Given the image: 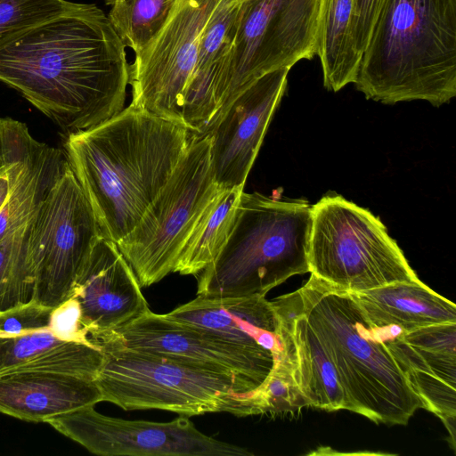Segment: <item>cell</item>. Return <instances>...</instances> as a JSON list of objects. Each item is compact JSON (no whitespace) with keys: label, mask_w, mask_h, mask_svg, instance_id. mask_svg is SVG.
Masks as SVG:
<instances>
[{"label":"cell","mask_w":456,"mask_h":456,"mask_svg":"<svg viewBox=\"0 0 456 456\" xmlns=\"http://www.w3.org/2000/svg\"><path fill=\"white\" fill-rule=\"evenodd\" d=\"M126 46L94 4L0 37V82L17 91L64 135L124 109L129 84Z\"/></svg>","instance_id":"cell-1"},{"label":"cell","mask_w":456,"mask_h":456,"mask_svg":"<svg viewBox=\"0 0 456 456\" xmlns=\"http://www.w3.org/2000/svg\"><path fill=\"white\" fill-rule=\"evenodd\" d=\"M193 134L179 121L130 103L93 127L64 135L68 164L102 236L117 243L137 225Z\"/></svg>","instance_id":"cell-2"},{"label":"cell","mask_w":456,"mask_h":456,"mask_svg":"<svg viewBox=\"0 0 456 456\" xmlns=\"http://www.w3.org/2000/svg\"><path fill=\"white\" fill-rule=\"evenodd\" d=\"M354 84L387 104L449 102L456 95V0H386Z\"/></svg>","instance_id":"cell-3"},{"label":"cell","mask_w":456,"mask_h":456,"mask_svg":"<svg viewBox=\"0 0 456 456\" xmlns=\"http://www.w3.org/2000/svg\"><path fill=\"white\" fill-rule=\"evenodd\" d=\"M325 346L344 388L347 411L386 425H407L423 403L351 292L311 274L285 295Z\"/></svg>","instance_id":"cell-4"},{"label":"cell","mask_w":456,"mask_h":456,"mask_svg":"<svg viewBox=\"0 0 456 456\" xmlns=\"http://www.w3.org/2000/svg\"><path fill=\"white\" fill-rule=\"evenodd\" d=\"M310 206L242 191L224 246L196 277L204 297L265 296L289 278L309 273Z\"/></svg>","instance_id":"cell-5"},{"label":"cell","mask_w":456,"mask_h":456,"mask_svg":"<svg viewBox=\"0 0 456 456\" xmlns=\"http://www.w3.org/2000/svg\"><path fill=\"white\" fill-rule=\"evenodd\" d=\"M94 379L103 402L126 411L164 410L187 417L228 412L251 415L255 382L181 359L132 348L103 346Z\"/></svg>","instance_id":"cell-6"},{"label":"cell","mask_w":456,"mask_h":456,"mask_svg":"<svg viewBox=\"0 0 456 456\" xmlns=\"http://www.w3.org/2000/svg\"><path fill=\"white\" fill-rule=\"evenodd\" d=\"M309 273L330 285L359 293L420 280L379 217L344 199L327 195L312 206Z\"/></svg>","instance_id":"cell-7"},{"label":"cell","mask_w":456,"mask_h":456,"mask_svg":"<svg viewBox=\"0 0 456 456\" xmlns=\"http://www.w3.org/2000/svg\"><path fill=\"white\" fill-rule=\"evenodd\" d=\"M219 189L212 170L211 138L193 134L163 189L137 225L116 243L142 288L174 272L196 219Z\"/></svg>","instance_id":"cell-8"},{"label":"cell","mask_w":456,"mask_h":456,"mask_svg":"<svg viewBox=\"0 0 456 456\" xmlns=\"http://www.w3.org/2000/svg\"><path fill=\"white\" fill-rule=\"evenodd\" d=\"M101 231L69 166L31 218L27 261L33 302L54 308L70 297L76 275Z\"/></svg>","instance_id":"cell-9"},{"label":"cell","mask_w":456,"mask_h":456,"mask_svg":"<svg viewBox=\"0 0 456 456\" xmlns=\"http://www.w3.org/2000/svg\"><path fill=\"white\" fill-rule=\"evenodd\" d=\"M46 423L90 452L102 456H249L244 447L200 432L180 415L168 422L103 415L94 406L50 418Z\"/></svg>","instance_id":"cell-10"},{"label":"cell","mask_w":456,"mask_h":456,"mask_svg":"<svg viewBox=\"0 0 456 456\" xmlns=\"http://www.w3.org/2000/svg\"><path fill=\"white\" fill-rule=\"evenodd\" d=\"M219 2L176 0L164 26L129 66L132 105L181 122L200 35Z\"/></svg>","instance_id":"cell-11"},{"label":"cell","mask_w":456,"mask_h":456,"mask_svg":"<svg viewBox=\"0 0 456 456\" xmlns=\"http://www.w3.org/2000/svg\"><path fill=\"white\" fill-rule=\"evenodd\" d=\"M181 359L218 371L233 373L258 386L278 358L268 351L240 345L211 332L167 318L148 309L95 343Z\"/></svg>","instance_id":"cell-12"},{"label":"cell","mask_w":456,"mask_h":456,"mask_svg":"<svg viewBox=\"0 0 456 456\" xmlns=\"http://www.w3.org/2000/svg\"><path fill=\"white\" fill-rule=\"evenodd\" d=\"M289 68L264 74L242 90L208 126L214 181L221 189L243 187L272 116L287 87Z\"/></svg>","instance_id":"cell-13"},{"label":"cell","mask_w":456,"mask_h":456,"mask_svg":"<svg viewBox=\"0 0 456 456\" xmlns=\"http://www.w3.org/2000/svg\"><path fill=\"white\" fill-rule=\"evenodd\" d=\"M70 297L79 303L94 346L150 309L129 264L116 243L102 235L80 266Z\"/></svg>","instance_id":"cell-14"},{"label":"cell","mask_w":456,"mask_h":456,"mask_svg":"<svg viewBox=\"0 0 456 456\" xmlns=\"http://www.w3.org/2000/svg\"><path fill=\"white\" fill-rule=\"evenodd\" d=\"M424 409L436 414L455 449L456 322H445L397 334L376 327Z\"/></svg>","instance_id":"cell-15"},{"label":"cell","mask_w":456,"mask_h":456,"mask_svg":"<svg viewBox=\"0 0 456 456\" xmlns=\"http://www.w3.org/2000/svg\"><path fill=\"white\" fill-rule=\"evenodd\" d=\"M0 162H14L11 187L0 208V241L28 222L68 167L64 151L36 140L24 124L0 134Z\"/></svg>","instance_id":"cell-16"},{"label":"cell","mask_w":456,"mask_h":456,"mask_svg":"<svg viewBox=\"0 0 456 456\" xmlns=\"http://www.w3.org/2000/svg\"><path fill=\"white\" fill-rule=\"evenodd\" d=\"M163 314L232 342L271 352L278 358L285 353L278 314L273 302L264 295L228 297L198 295Z\"/></svg>","instance_id":"cell-17"},{"label":"cell","mask_w":456,"mask_h":456,"mask_svg":"<svg viewBox=\"0 0 456 456\" xmlns=\"http://www.w3.org/2000/svg\"><path fill=\"white\" fill-rule=\"evenodd\" d=\"M242 1L220 0L200 35L181 110V122L198 135L218 108Z\"/></svg>","instance_id":"cell-18"},{"label":"cell","mask_w":456,"mask_h":456,"mask_svg":"<svg viewBox=\"0 0 456 456\" xmlns=\"http://www.w3.org/2000/svg\"><path fill=\"white\" fill-rule=\"evenodd\" d=\"M272 302L295 380L308 406L328 411L347 410L337 369L308 321L285 295Z\"/></svg>","instance_id":"cell-19"},{"label":"cell","mask_w":456,"mask_h":456,"mask_svg":"<svg viewBox=\"0 0 456 456\" xmlns=\"http://www.w3.org/2000/svg\"><path fill=\"white\" fill-rule=\"evenodd\" d=\"M102 402L94 379L44 371L0 373V412L33 422Z\"/></svg>","instance_id":"cell-20"},{"label":"cell","mask_w":456,"mask_h":456,"mask_svg":"<svg viewBox=\"0 0 456 456\" xmlns=\"http://www.w3.org/2000/svg\"><path fill=\"white\" fill-rule=\"evenodd\" d=\"M102 360L100 348L61 340L49 325L0 336V373L44 371L94 380Z\"/></svg>","instance_id":"cell-21"},{"label":"cell","mask_w":456,"mask_h":456,"mask_svg":"<svg viewBox=\"0 0 456 456\" xmlns=\"http://www.w3.org/2000/svg\"><path fill=\"white\" fill-rule=\"evenodd\" d=\"M374 326H396L410 332L429 325L456 322V305L421 281L395 282L352 293Z\"/></svg>","instance_id":"cell-22"},{"label":"cell","mask_w":456,"mask_h":456,"mask_svg":"<svg viewBox=\"0 0 456 456\" xmlns=\"http://www.w3.org/2000/svg\"><path fill=\"white\" fill-rule=\"evenodd\" d=\"M355 0H320L317 55L323 85L338 92L355 81L361 61L354 37Z\"/></svg>","instance_id":"cell-23"},{"label":"cell","mask_w":456,"mask_h":456,"mask_svg":"<svg viewBox=\"0 0 456 456\" xmlns=\"http://www.w3.org/2000/svg\"><path fill=\"white\" fill-rule=\"evenodd\" d=\"M243 187L219 189L196 219L173 273L197 276L224 246L234 224Z\"/></svg>","instance_id":"cell-24"},{"label":"cell","mask_w":456,"mask_h":456,"mask_svg":"<svg viewBox=\"0 0 456 456\" xmlns=\"http://www.w3.org/2000/svg\"><path fill=\"white\" fill-rule=\"evenodd\" d=\"M176 0H106L107 15L118 36L134 53L161 29Z\"/></svg>","instance_id":"cell-25"},{"label":"cell","mask_w":456,"mask_h":456,"mask_svg":"<svg viewBox=\"0 0 456 456\" xmlns=\"http://www.w3.org/2000/svg\"><path fill=\"white\" fill-rule=\"evenodd\" d=\"M30 221L0 241V312L33 302V281L27 261Z\"/></svg>","instance_id":"cell-26"},{"label":"cell","mask_w":456,"mask_h":456,"mask_svg":"<svg viewBox=\"0 0 456 456\" xmlns=\"http://www.w3.org/2000/svg\"><path fill=\"white\" fill-rule=\"evenodd\" d=\"M251 414L293 412L308 403L293 374L290 359L286 353L275 362L264 382L248 395Z\"/></svg>","instance_id":"cell-27"},{"label":"cell","mask_w":456,"mask_h":456,"mask_svg":"<svg viewBox=\"0 0 456 456\" xmlns=\"http://www.w3.org/2000/svg\"><path fill=\"white\" fill-rule=\"evenodd\" d=\"M68 0H0V37L69 11Z\"/></svg>","instance_id":"cell-28"},{"label":"cell","mask_w":456,"mask_h":456,"mask_svg":"<svg viewBox=\"0 0 456 456\" xmlns=\"http://www.w3.org/2000/svg\"><path fill=\"white\" fill-rule=\"evenodd\" d=\"M49 328L61 340L94 346L82 325L79 303L73 297L52 310Z\"/></svg>","instance_id":"cell-29"},{"label":"cell","mask_w":456,"mask_h":456,"mask_svg":"<svg viewBox=\"0 0 456 456\" xmlns=\"http://www.w3.org/2000/svg\"><path fill=\"white\" fill-rule=\"evenodd\" d=\"M385 1L355 0L354 37L361 58L369 44Z\"/></svg>","instance_id":"cell-30"},{"label":"cell","mask_w":456,"mask_h":456,"mask_svg":"<svg viewBox=\"0 0 456 456\" xmlns=\"http://www.w3.org/2000/svg\"><path fill=\"white\" fill-rule=\"evenodd\" d=\"M14 167V162L0 165V208L9 192Z\"/></svg>","instance_id":"cell-31"}]
</instances>
